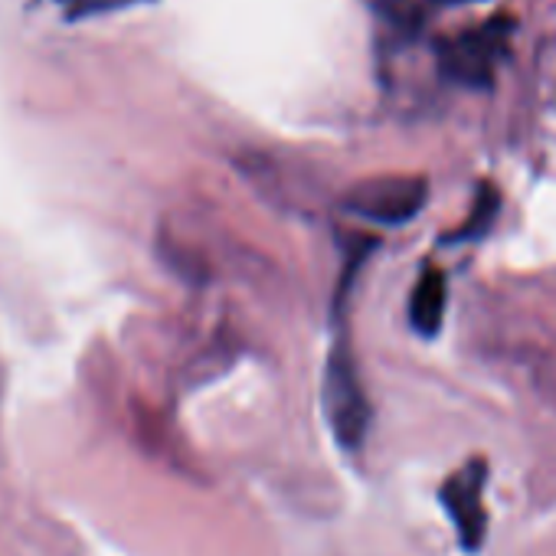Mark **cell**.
Returning <instances> with one entry per match:
<instances>
[{"instance_id": "8", "label": "cell", "mask_w": 556, "mask_h": 556, "mask_svg": "<svg viewBox=\"0 0 556 556\" xmlns=\"http://www.w3.org/2000/svg\"><path fill=\"white\" fill-rule=\"evenodd\" d=\"M144 4V0H70L66 17L70 21H83V17H99V14H112V11H125Z\"/></svg>"}, {"instance_id": "5", "label": "cell", "mask_w": 556, "mask_h": 556, "mask_svg": "<svg viewBox=\"0 0 556 556\" xmlns=\"http://www.w3.org/2000/svg\"><path fill=\"white\" fill-rule=\"evenodd\" d=\"M445 305H448V282L442 268L429 265L419 271L416 286L409 292V325L419 338H435L445 321Z\"/></svg>"}, {"instance_id": "6", "label": "cell", "mask_w": 556, "mask_h": 556, "mask_svg": "<svg viewBox=\"0 0 556 556\" xmlns=\"http://www.w3.org/2000/svg\"><path fill=\"white\" fill-rule=\"evenodd\" d=\"M445 4H462V0H370L374 14L396 30L400 37H413L426 27V21L445 8Z\"/></svg>"}, {"instance_id": "7", "label": "cell", "mask_w": 556, "mask_h": 556, "mask_svg": "<svg viewBox=\"0 0 556 556\" xmlns=\"http://www.w3.org/2000/svg\"><path fill=\"white\" fill-rule=\"evenodd\" d=\"M497 213H501V193L494 190V184L484 180L478 187V193H475V203H471L468 219L452 236H445V242H475V239H481L484 232H491Z\"/></svg>"}, {"instance_id": "3", "label": "cell", "mask_w": 556, "mask_h": 556, "mask_svg": "<svg viewBox=\"0 0 556 556\" xmlns=\"http://www.w3.org/2000/svg\"><path fill=\"white\" fill-rule=\"evenodd\" d=\"M426 203H429V180L419 174H377L357 180L344 197V210L351 216L380 226H406L426 210Z\"/></svg>"}, {"instance_id": "4", "label": "cell", "mask_w": 556, "mask_h": 556, "mask_svg": "<svg viewBox=\"0 0 556 556\" xmlns=\"http://www.w3.org/2000/svg\"><path fill=\"white\" fill-rule=\"evenodd\" d=\"M484 488H488V465L484 458H468L455 475L442 484V507L458 533V543L475 553L484 543L488 533V507H484Z\"/></svg>"}, {"instance_id": "1", "label": "cell", "mask_w": 556, "mask_h": 556, "mask_svg": "<svg viewBox=\"0 0 556 556\" xmlns=\"http://www.w3.org/2000/svg\"><path fill=\"white\" fill-rule=\"evenodd\" d=\"M321 406H325L334 439L348 452H357L370 429V400L364 393V380H361L357 357L351 348L348 321H341V315H338V334H334V344H331V354L325 364Z\"/></svg>"}, {"instance_id": "2", "label": "cell", "mask_w": 556, "mask_h": 556, "mask_svg": "<svg viewBox=\"0 0 556 556\" xmlns=\"http://www.w3.org/2000/svg\"><path fill=\"white\" fill-rule=\"evenodd\" d=\"M514 17H488L484 24L462 30L455 37H445L435 43V66L439 76L452 86L465 89H488L497 76V66L510 53L514 37Z\"/></svg>"}]
</instances>
